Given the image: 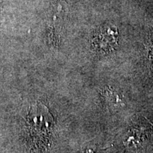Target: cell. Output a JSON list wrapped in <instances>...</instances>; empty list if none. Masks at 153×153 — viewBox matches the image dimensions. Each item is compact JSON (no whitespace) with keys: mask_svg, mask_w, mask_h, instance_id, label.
I'll list each match as a JSON object with an SVG mask.
<instances>
[{"mask_svg":"<svg viewBox=\"0 0 153 153\" xmlns=\"http://www.w3.org/2000/svg\"><path fill=\"white\" fill-rule=\"evenodd\" d=\"M28 135L36 143L46 142L53 126V119L47 107L43 104L35 105L27 116Z\"/></svg>","mask_w":153,"mask_h":153,"instance_id":"1","label":"cell"},{"mask_svg":"<svg viewBox=\"0 0 153 153\" xmlns=\"http://www.w3.org/2000/svg\"><path fill=\"white\" fill-rule=\"evenodd\" d=\"M117 29L114 27L107 26L101 28L97 33L94 38L93 44L97 50L106 52L114 48L117 42Z\"/></svg>","mask_w":153,"mask_h":153,"instance_id":"2","label":"cell"}]
</instances>
